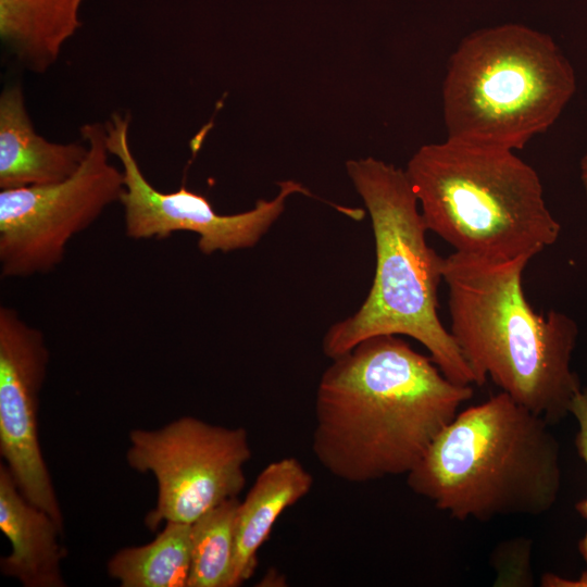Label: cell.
<instances>
[{
  "mask_svg": "<svg viewBox=\"0 0 587 587\" xmlns=\"http://www.w3.org/2000/svg\"><path fill=\"white\" fill-rule=\"evenodd\" d=\"M472 396L399 335L366 338L320 379L313 453L348 483L407 475Z\"/></svg>",
  "mask_w": 587,
  "mask_h": 587,
  "instance_id": "cell-1",
  "label": "cell"
},
{
  "mask_svg": "<svg viewBox=\"0 0 587 587\" xmlns=\"http://www.w3.org/2000/svg\"><path fill=\"white\" fill-rule=\"evenodd\" d=\"M530 260L485 261L452 252L444 259L449 332L473 372L550 425L570 414L582 389L571 369L578 327L563 312L537 313L525 297Z\"/></svg>",
  "mask_w": 587,
  "mask_h": 587,
  "instance_id": "cell-2",
  "label": "cell"
},
{
  "mask_svg": "<svg viewBox=\"0 0 587 587\" xmlns=\"http://www.w3.org/2000/svg\"><path fill=\"white\" fill-rule=\"evenodd\" d=\"M549 426L500 391L454 416L407 474L408 486L459 521L542 514L561 489Z\"/></svg>",
  "mask_w": 587,
  "mask_h": 587,
  "instance_id": "cell-3",
  "label": "cell"
},
{
  "mask_svg": "<svg viewBox=\"0 0 587 587\" xmlns=\"http://www.w3.org/2000/svg\"><path fill=\"white\" fill-rule=\"evenodd\" d=\"M347 173L371 216L376 266L359 310L332 325L323 338L329 359L376 335L412 337L450 380L475 384L473 372L438 316L444 259L428 232L405 171L369 157L346 162Z\"/></svg>",
  "mask_w": 587,
  "mask_h": 587,
  "instance_id": "cell-4",
  "label": "cell"
},
{
  "mask_svg": "<svg viewBox=\"0 0 587 587\" xmlns=\"http://www.w3.org/2000/svg\"><path fill=\"white\" fill-rule=\"evenodd\" d=\"M404 171L427 229L455 253L532 260L560 236L538 173L515 151L447 138L422 146Z\"/></svg>",
  "mask_w": 587,
  "mask_h": 587,
  "instance_id": "cell-5",
  "label": "cell"
},
{
  "mask_svg": "<svg viewBox=\"0 0 587 587\" xmlns=\"http://www.w3.org/2000/svg\"><path fill=\"white\" fill-rule=\"evenodd\" d=\"M576 91L553 39L517 24L480 29L449 58L442 83L447 138L512 151L547 132Z\"/></svg>",
  "mask_w": 587,
  "mask_h": 587,
  "instance_id": "cell-6",
  "label": "cell"
},
{
  "mask_svg": "<svg viewBox=\"0 0 587 587\" xmlns=\"http://www.w3.org/2000/svg\"><path fill=\"white\" fill-rule=\"evenodd\" d=\"M88 153L70 178L0 191V272L3 278L46 274L66 246L111 204L121 201L123 171L109 161L104 123L80 126Z\"/></svg>",
  "mask_w": 587,
  "mask_h": 587,
  "instance_id": "cell-7",
  "label": "cell"
},
{
  "mask_svg": "<svg viewBox=\"0 0 587 587\" xmlns=\"http://www.w3.org/2000/svg\"><path fill=\"white\" fill-rule=\"evenodd\" d=\"M248 433L179 417L154 429H133L126 452L128 465L151 473L158 484L155 508L146 525L192 524L221 502L236 498L246 484L245 465L251 459Z\"/></svg>",
  "mask_w": 587,
  "mask_h": 587,
  "instance_id": "cell-8",
  "label": "cell"
},
{
  "mask_svg": "<svg viewBox=\"0 0 587 587\" xmlns=\"http://www.w3.org/2000/svg\"><path fill=\"white\" fill-rule=\"evenodd\" d=\"M129 123L130 115L118 112L104 122L108 150L122 164L124 191L120 202L129 238L163 239L176 232H189L199 236L198 248L203 254L247 249L255 246L280 216L288 197L311 196L300 183L282 180L275 198L260 199L248 211L223 215L214 211L204 196L185 187L172 192L159 191L142 174L130 149Z\"/></svg>",
  "mask_w": 587,
  "mask_h": 587,
  "instance_id": "cell-9",
  "label": "cell"
},
{
  "mask_svg": "<svg viewBox=\"0 0 587 587\" xmlns=\"http://www.w3.org/2000/svg\"><path fill=\"white\" fill-rule=\"evenodd\" d=\"M49 350L42 332L10 307L0 308V454L18 490L49 513L64 520L42 457L38 411Z\"/></svg>",
  "mask_w": 587,
  "mask_h": 587,
  "instance_id": "cell-10",
  "label": "cell"
},
{
  "mask_svg": "<svg viewBox=\"0 0 587 587\" xmlns=\"http://www.w3.org/2000/svg\"><path fill=\"white\" fill-rule=\"evenodd\" d=\"M88 153L83 142H51L35 132L21 85L0 96V189L63 182L82 166Z\"/></svg>",
  "mask_w": 587,
  "mask_h": 587,
  "instance_id": "cell-11",
  "label": "cell"
},
{
  "mask_svg": "<svg viewBox=\"0 0 587 587\" xmlns=\"http://www.w3.org/2000/svg\"><path fill=\"white\" fill-rule=\"evenodd\" d=\"M0 529L11 553L0 559L2 575L24 587H64L61 562L66 552L60 542L64 527L18 490L8 466L0 464Z\"/></svg>",
  "mask_w": 587,
  "mask_h": 587,
  "instance_id": "cell-12",
  "label": "cell"
},
{
  "mask_svg": "<svg viewBox=\"0 0 587 587\" xmlns=\"http://www.w3.org/2000/svg\"><path fill=\"white\" fill-rule=\"evenodd\" d=\"M312 475L294 458L267 464L238 505L235 526V558L230 587L249 579L258 564V551L276 521L289 507L309 494Z\"/></svg>",
  "mask_w": 587,
  "mask_h": 587,
  "instance_id": "cell-13",
  "label": "cell"
},
{
  "mask_svg": "<svg viewBox=\"0 0 587 587\" xmlns=\"http://www.w3.org/2000/svg\"><path fill=\"white\" fill-rule=\"evenodd\" d=\"M83 0H0V37L28 71L46 73L80 26Z\"/></svg>",
  "mask_w": 587,
  "mask_h": 587,
  "instance_id": "cell-14",
  "label": "cell"
},
{
  "mask_svg": "<svg viewBox=\"0 0 587 587\" xmlns=\"http://www.w3.org/2000/svg\"><path fill=\"white\" fill-rule=\"evenodd\" d=\"M191 561V524L166 522L149 544L118 550L108 562L121 587H187Z\"/></svg>",
  "mask_w": 587,
  "mask_h": 587,
  "instance_id": "cell-15",
  "label": "cell"
},
{
  "mask_svg": "<svg viewBox=\"0 0 587 587\" xmlns=\"http://www.w3.org/2000/svg\"><path fill=\"white\" fill-rule=\"evenodd\" d=\"M239 503L237 497L229 498L191 524V561L187 587H230Z\"/></svg>",
  "mask_w": 587,
  "mask_h": 587,
  "instance_id": "cell-16",
  "label": "cell"
},
{
  "mask_svg": "<svg viewBox=\"0 0 587 587\" xmlns=\"http://www.w3.org/2000/svg\"><path fill=\"white\" fill-rule=\"evenodd\" d=\"M578 423V432L575 437V446L578 455L587 466V388H582L573 398L570 409ZM577 512L587 520V497L575 505ZM578 551L587 564V533L578 541ZM548 587H587V571L577 579L564 578L560 575L548 573L545 578Z\"/></svg>",
  "mask_w": 587,
  "mask_h": 587,
  "instance_id": "cell-17",
  "label": "cell"
},
{
  "mask_svg": "<svg viewBox=\"0 0 587 587\" xmlns=\"http://www.w3.org/2000/svg\"><path fill=\"white\" fill-rule=\"evenodd\" d=\"M579 174L585 193L587 196V152L583 155L579 162Z\"/></svg>",
  "mask_w": 587,
  "mask_h": 587,
  "instance_id": "cell-18",
  "label": "cell"
}]
</instances>
